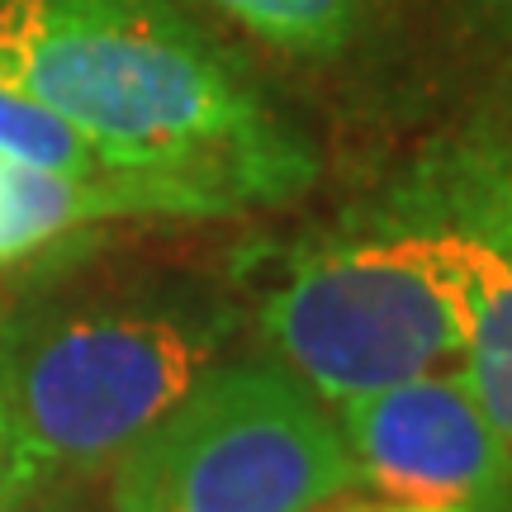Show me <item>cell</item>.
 Returning <instances> with one entry per match:
<instances>
[{"mask_svg":"<svg viewBox=\"0 0 512 512\" xmlns=\"http://www.w3.org/2000/svg\"><path fill=\"white\" fill-rule=\"evenodd\" d=\"M0 86L119 166L204 171L247 204L313 176L304 143L171 0H0Z\"/></svg>","mask_w":512,"mask_h":512,"instance_id":"cell-1","label":"cell"},{"mask_svg":"<svg viewBox=\"0 0 512 512\" xmlns=\"http://www.w3.org/2000/svg\"><path fill=\"white\" fill-rule=\"evenodd\" d=\"M228 318L91 304L0 323V456L15 503L38 479L114 465L204 370Z\"/></svg>","mask_w":512,"mask_h":512,"instance_id":"cell-2","label":"cell"},{"mask_svg":"<svg viewBox=\"0 0 512 512\" xmlns=\"http://www.w3.org/2000/svg\"><path fill=\"white\" fill-rule=\"evenodd\" d=\"M489 261L494 238L465 223L332 242L266 299L261 328L309 394L361 399L465 351Z\"/></svg>","mask_w":512,"mask_h":512,"instance_id":"cell-3","label":"cell"},{"mask_svg":"<svg viewBox=\"0 0 512 512\" xmlns=\"http://www.w3.org/2000/svg\"><path fill=\"white\" fill-rule=\"evenodd\" d=\"M361 489L337 422L285 366H214L114 460V512H313Z\"/></svg>","mask_w":512,"mask_h":512,"instance_id":"cell-4","label":"cell"},{"mask_svg":"<svg viewBox=\"0 0 512 512\" xmlns=\"http://www.w3.org/2000/svg\"><path fill=\"white\" fill-rule=\"evenodd\" d=\"M361 484L403 508H484L512 479V446L484 418L465 375H418L337 413Z\"/></svg>","mask_w":512,"mask_h":512,"instance_id":"cell-5","label":"cell"},{"mask_svg":"<svg viewBox=\"0 0 512 512\" xmlns=\"http://www.w3.org/2000/svg\"><path fill=\"white\" fill-rule=\"evenodd\" d=\"M465 380L475 389L484 418L512 446V247L494 242V261L479 290V309L465 337Z\"/></svg>","mask_w":512,"mask_h":512,"instance_id":"cell-6","label":"cell"},{"mask_svg":"<svg viewBox=\"0 0 512 512\" xmlns=\"http://www.w3.org/2000/svg\"><path fill=\"white\" fill-rule=\"evenodd\" d=\"M209 5L238 19L261 43L294 57H337L366 15V0H209Z\"/></svg>","mask_w":512,"mask_h":512,"instance_id":"cell-7","label":"cell"},{"mask_svg":"<svg viewBox=\"0 0 512 512\" xmlns=\"http://www.w3.org/2000/svg\"><path fill=\"white\" fill-rule=\"evenodd\" d=\"M0 162L43 166V171H110V162L91 138L62 124L53 110L34 105L29 95L0 86Z\"/></svg>","mask_w":512,"mask_h":512,"instance_id":"cell-8","label":"cell"},{"mask_svg":"<svg viewBox=\"0 0 512 512\" xmlns=\"http://www.w3.org/2000/svg\"><path fill=\"white\" fill-rule=\"evenodd\" d=\"M475 181L484 185L479 204H489V209L479 214V223H465V228H475V233H484V238L512 247V162L494 166V171H479Z\"/></svg>","mask_w":512,"mask_h":512,"instance_id":"cell-9","label":"cell"},{"mask_svg":"<svg viewBox=\"0 0 512 512\" xmlns=\"http://www.w3.org/2000/svg\"><path fill=\"white\" fill-rule=\"evenodd\" d=\"M313 512H475V508H403V503H389V498H356V489H351V494L318 503Z\"/></svg>","mask_w":512,"mask_h":512,"instance_id":"cell-10","label":"cell"},{"mask_svg":"<svg viewBox=\"0 0 512 512\" xmlns=\"http://www.w3.org/2000/svg\"><path fill=\"white\" fill-rule=\"evenodd\" d=\"M15 508V494H10V479H5V456H0V512Z\"/></svg>","mask_w":512,"mask_h":512,"instance_id":"cell-11","label":"cell"}]
</instances>
